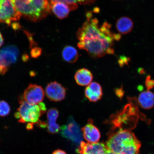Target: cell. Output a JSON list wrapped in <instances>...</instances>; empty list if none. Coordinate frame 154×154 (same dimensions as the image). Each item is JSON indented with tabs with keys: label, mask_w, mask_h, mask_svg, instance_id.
<instances>
[{
	"label": "cell",
	"mask_w": 154,
	"mask_h": 154,
	"mask_svg": "<svg viewBox=\"0 0 154 154\" xmlns=\"http://www.w3.org/2000/svg\"><path fill=\"white\" fill-rule=\"evenodd\" d=\"M86 21L77 32L79 48L85 50L95 59L114 54V42L120 39L121 34L112 31L111 25L107 22L100 25L90 11L86 13Z\"/></svg>",
	"instance_id": "cell-1"
},
{
	"label": "cell",
	"mask_w": 154,
	"mask_h": 154,
	"mask_svg": "<svg viewBox=\"0 0 154 154\" xmlns=\"http://www.w3.org/2000/svg\"><path fill=\"white\" fill-rule=\"evenodd\" d=\"M106 146L116 154H138L141 144L133 133L121 129L111 135Z\"/></svg>",
	"instance_id": "cell-2"
},
{
	"label": "cell",
	"mask_w": 154,
	"mask_h": 154,
	"mask_svg": "<svg viewBox=\"0 0 154 154\" xmlns=\"http://www.w3.org/2000/svg\"><path fill=\"white\" fill-rule=\"evenodd\" d=\"M20 16L37 22L51 14V6L48 0H11Z\"/></svg>",
	"instance_id": "cell-3"
},
{
	"label": "cell",
	"mask_w": 154,
	"mask_h": 154,
	"mask_svg": "<svg viewBox=\"0 0 154 154\" xmlns=\"http://www.w3.org/2000/svg\"><path fill=\"white\" fill-rule=\"evenodd\" d=\"M20 105L15 113L14 116L21 123H32L36 124L40 121L39 119L47 110L45 104L43 103L38 104H32L20 100Z\"/></svg>",
	"instance_id": "cell-4"
},
{
	"label": "cell",
	"mask_w": 154,
	"mask_h": 154,
	"mask_svg": "<svg viewBox=\"0 0 154 154\" xmlns=\"http://www.w3.org/2000/svg\"><path fill=\"white\" fill-rule=\"evenodd\" d=\"M19 51L14 46H9L0 51V74H5L11 65L16 62Z\"/></svg>",
	"instance_id": "cell-5"
},
{
	"label": "cell",
	"mask_w": 154,
	"mask_h": 154,
	"mask_svg": "<svg viewBox=\"0 0 154 154\" xmlns=\"http://www.w3.org/2000/svg\"><path fill=\"white\" fill-rule=\"evenodd\" d=\"M60 130L63 137L75 143H80L82 142V138L80 127L72 117H69L67 124L61 127Z\"/></svg>",
	"instance_id": "cell-6"
},
{
	"label": "cell",
	"mask_w": 154,
	"mask_h": 154,
	"mask_svg": "<svg viewBox=\"0 0 154 154\" xmlns=\"http://www.w3.org/2000/svg\"><path fill=\"white\" fill-rule=\"evenodd\" d=\"M20 17L11 0H0V22L9 25Z\"/></svg>",
	"instance_id": "cell-7"
},
{
	"label": "cell",
	"mask_w": 154,
	"mask_h": 154,
	"mask_svg": "<svg viewBox=\"0 0 154 154\" xmlns=\"http://www.w3.org/2000/svg\"><path fill=\"white\" fill-rule=\"evenodd\" d=\"M44 95L45 93L41 86L31 84L25 90L23 99L29 103L38 104L43 101Z\"/></svg>",
	"instance_id": "cell-8"
},
{
	"label": "cell",
	"mask_w": 154,
	"mask_h": 154,
	"mask_svg": "<svg viewBox=\"0 0 154 154\" xmlns=\"http://www.w3.org/2000/svg\"><path fill=\"white\" fill-rule=\"evenodd\" d=\"M45 93L50 100L60 101L66 97V90L60 84L54 82L48 84L45 88Z\"/></svg>",
	"instance_id": "cell-9"
},
{
	"label": "cell",
	"mask_w": 154,
	"mask_h": 154,
	"mask_svg": "<svg viewBox=\"0 0 154 154\" xmlns=\"http://www.w3.org/2000/svg\"><path fill=\"white\" fill-rule=\"evenodd\" d=\"M51 3V10L54 14L61 19L66 18L71 11L75 10L78 7V5H68L61 2Z\"/></svg>",
	"instance_id": "cell-10"
},
{
	"label": "cell",
	"mask_w": 154,
	"mask_h": 154,
	"mask_svg": "<svg viewBox=\"0 0 154 154\" xmlns=\"http://www.w3.org/2000/svg\"><path fill=\"white\" fill-rule=\"evenodd\" d=\"M107 149L103 143H92L82 141L78 152L80 154H105Z\"/></svg>",
	"instance_id": "cell-11"
},
{
	"label": "cell",
	"mask_w": 154,
	"mask_h": 154,
	"mask_svg": "<svg viewBox=\"0 0 154 154\" xmlns=\"http://www.w3.org/2000/svg\"><path fill=\"white\" fill-rule=\"evenodd\" d=\"M93 123L92 120H89L88 124L82 129V131L87 141L90 143H95L99 141L101 134Z\"/></svg>",
	"instance_id": "cell-12"
},
{
	"label": "cell",
	"mask_w": 154,
	"mask_h": 154,
	"mask_svg": "<svg viewBox=\"0 0 154 154\" xmlns=\"http://www.w3.org/2000/svg\"><path fill=\"white\" fill-rule=\"evenodd\" d=\"M85 94L90 101L96 102L100 100L103 95L100 85L95 82L91 83L86 88Z\"/></svg>",
	"instance_id": "cell-13"
},
{
	"label": "cell",
	"mask_w": 154,
	"mask_h": 154,
	"mask_svg": "<svg viewBox=\"0 0 154 154\" xmlns=\"http://www.w3.org/2000/svg\"><path fill=\"white\" fill-rule=\"evenodd\" d=\"M59 115V111L57 109H51L48 111L47 126L48 132L50 134H56L60 130L59 125L56 123Z\"/></svg>",
	"instance_id": "cell-14"
},
{
	"label": "cell",
	"mask_w": 154,
	"mask_h": 154,
	"mask_svg": "<svg viewBox=\"0 0 154 154\" xmlns=\"http://www.w3.org/2000/svg\"><path fill=\"white\" fill-rule=\"evenodd\" d=\"M93 76L91 71L82 68L79 70L75 73V79L79 85L86 86L89 85L93 79Z\"/></svg>",
	"instance_id": "cell-15"
},
{
	"label": "cell",
	"mask_w": 154,
	"mask_h": 154,
	"mask_svg": "<svg viewBox=\"0 0 154 154\" xmlns=\"http://www.w3.org/2000/svg\"><path fill=\"white\" fill-rule=\"evenodd\" d=\"M138 103L142 108L149 109L154 106V94L147 90L142 92L138 98Z\"/></svg>",
	"instance_id": "cell-16"
},
{
	"label": "cell",
	"mask_w": 154,
	"mask_h": 154,
	"mask_svg": "<svg viewBox=\"0 0 154 154\" xmlns=\"http://www.w3.org/2000/svg\"><path fill=\"white\" fill-rule=\"evenodd\" d=\"M133 27V22L131 19L127 17H121L117 20L116 23L117 30L120 34L129 33Z\"/></svg>",
	"instance_id": "cell-17"
},
{
	"label": "cell",
	"mask_w": 154,
	"mask_h": 154,
	"mask_svg": "<svg viewBox=\"0 0 154 154\" xmlns=\"http://www.w3.org/2000/svg\"><path fill=\"white\" fill-rule=\"evenodd\" d=\"M62 55L63 60L66 62L70 63H75L79 57L76 49L71 46H67L63 48Z\"/></svg>",
	"instance_id": "cell-18"
},
{
	"label": "cell",
	"mask_w": 154,
	"mask_h": 154,
	"mask_svg": "<svg viewBox=\"0 0 154 154\" xmlns=\"http://www.w3.org/2000/svg\"><path fill=\"white\" fill-rule=\"evenodd\" d=\"M95 0H51L50 2H61L68 5H90L94 3Z\"/></svg>",
	"instance_id": "cell-19"
},
{
	"label": "cell",
	"mask_w": 154,
	"mask_h": 154,
	"mask_svg": "<svg viewBox=\"0 0 154 154\" xmlns=\"http://www.w3.org/2000/svg\"><path fill=\"white\" fill-rule=\"evenodd\" d=\"M10 111L11 107L6 102L0 101V117L7 116L9 114Z\"/></svg>",
	"instance_id": "cell-20"
},
{
	"label": "cell",
	"mask_w": 154,
	"mask_h": 154,
	"mask_svg": "<svg viewBox=\"0 0 154 154\" xmlns=\"http://www.w3.org/2000/svg\"><path fill=\"white\" fill-rule=\"evenodd\" d=\"M145 84L147 90L149 91L154 87V80H151V76L148 75L146 79Z\"/></svg>",
	"instance_id": "cell-21"
},
{
	"label": "cell",
	"mask_w": 154,
	"mask_h": 154,
	"mask_svg": "<svg viewBox=\"0 0 154 154\" xmlns=\"http://www.w3.org/2000/svg\"><path fill=\"white\" fill-rule=\"evenodd\" d=\"M42 50L40 48H35L32 51L31 56L32 57L36 58L39 57L41 55Z\"/></svg>",
	"instance_id": "cell-22"
},
{
	"label": "cell",
	"mask_w": 154,
	"mask_h": 154,
	"mask_svg": "<svg viewBox=\"0 0 154 154\" xmlns=\"http://www.w3.org/2000/svg\"><path fill=\"white\" fill-rule=\"evenodd\" d=\"M115 92L117 97L120 98L121 99H122L124 94V91L122 87L116 89Z\"/></svg>",
	"instance_id": "cell-23"
},
{
	"label": "cell",
	"mask_w": 154,
	"mask_h": 154,
	"mask_svg": "<svg viewBox=\"0 0 154 154\" xmlns=\"http://www.w3.org/2000/svg\"><path fill=\"white\" fill-rule=\"evenodd\" d=\"M52 154H67L66 152L63 150L57 149L54 151Z\"/></svg>",
	"instance_id": "cell-24"
},
{
	"label": "cell",
	"mask_w": 154,
	"mask_h": 154,
	"mask_svg": "<svg viewBox=\"0 0 154 154\" xmlns=\"http://www.w3.org/2000/svg\"><path fill=\"white\" fill-rule=\"evenodd\" d=\"M33 124L32 123H28L26 125V128L28 130H31L33 128Z\"/></svg>",
	"instance_id": "cell-25"
},
{
	"label": "cell",
	"mask_w": 154,
	"mask_h": 154,
	"mask_svg": "<svg viewBox=\"0 0 154 154\" xmlns=\"http://www.w3.org/2000/svg\"><path fill=\"white\" fill-rule=\"evenodd\" d=\"M3 36L2 35L1 32H0V48H1L2 45H3Z\"/></svg>",
	"instance_id": "cell-26"
},
{
	"label": "cell",
	"mask_w": 154,
	"mask_h": 154,
	"mask_svg": "<svg viewBox=\"0 0 154 154\" xmlns=\"http://www.w3.org/2000/svg\"><path fill=\"white\" fill-rule=\"evenodd\" d=\"M105 154H116L113 152L110 151L107 149V151H106Z\"/></svg>",
	"instance_id": "cell-27"
}]
</instances>
